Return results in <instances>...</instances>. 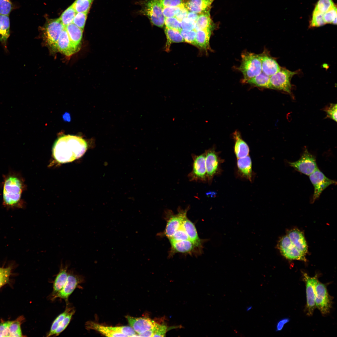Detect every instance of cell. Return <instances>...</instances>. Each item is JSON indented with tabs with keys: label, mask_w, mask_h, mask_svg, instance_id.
Returning <instances> with one entry per match:
<instances>
[{
	"label": "cell",
	"mask_w": 337,
	"mask_h": 337,
	"mask_svg": "<svg viewBox=\"0 0 337 337\" xmlns=\"http://www.w3.org/2000/svg\"><path fill=\"white\" fill-rule=\"evenodd\" d=\"M59 18L49 19L42 27V38L45 45L53 52H57V42L65 28Z\"/></svg>",
	"instance_id": "4"
},
{
	"label": "cell",
	"mask_w": 337,
	"mask_h": 337,
	"mask_svg": "<svg viewBox=\"0 0 337 337\" xmlns=\"http://www.w3.org/2000/svg\"><path fill=\"white\" fill-rule=\"evenodd\" d=\"M212 30L206 29L196 31V46L206 51L209 50V40Z\"/></svg>",
	"instance_id": "27"
},
{
	"label": "cell",
	"mask_w": 337,
	"mask_h": 337,
	"mask_svg": "<svg viewBox=\"0 0 337 337\" xmlns=\"http://www.w3.org/2000/svg\"><path fill=\"white\" fill-rule=\"evenodd\" d=\"M2 187L3 205L9 208L23 207V202L22 196L25 186L20 173L10 171L4 175Z\"/></svg>",
	"instance_id": "2"
},
{
	"label": "cell",
	"mask_w": 337,
	"mask_h": 337,
	"mask_svg": "<svg viewBox=\"0 0 337 337\" xmlns=\"http://www.w3.org/2000/svg\"><path fill=\"white\" fill-rule=\"evenodd\" d=\"M65 28L71 42L74 46L79 50L82 38L83 30L73 23L66 26Z\"/></svg>",
	"instance_id": "25"
},
{
	"label": "cell",
	"mask_w": 337,
	"mask_h": 337,
	"mask_svg": "<svg viewBox=\"0 0 337 337\" xmlns=\"http://www.w3.org/2000/svg\"><path fill=\"white\" fill-rule=\"evenodd\" d=\"M126 318L130 326L138 334L153 329L156 323L154 320L147 317H135L127 315Z\"/></svg>",
	"instance_id": "17"
},
{
	"label": "cell",
	"mask_w": 337,
	"mask_h": 337,
	"mask_svg": "<svg viewBox=\"0 0 337 337\" xmlns=\"http://www.w3.org/2000/svg\"><path fill=\"white\" fill-rule=\"evenodd\" d=\"M168 240L170 242L189 239L182 224L179 228Z\"/></svg>",
	"instance_id": "42"
},
{
	"label": "cell",
	"mask_w": 337,
	"mask_h": 337,
	"mask_svg": "<svg viewBox=\"0 0 337 337\" xmlns=\"http://www.w3.org/2000/svg\"><path fill=\"white\" fill-rule=\"evenodd\" d=\"M170 243L171 247L169 252V258L177 253L198 255L203 252V250L189 240L172 242Z\"/></svg>",
	"instance_id": "12"
},
{
	"label": "cell",
	"mask_w": 337,
	"mask_h": 337,
	"mask_svg": "<svg viewBox=\"0 0 337 337\" xmlns=\"http://www.w3.org/2000/svg\"><path fill=\"white\" fill-rule=\"evenodd\" d=\"M82 277L80 275L75 274L73 271L68 273L66 281L62 288L51 298L52 300L57 298L67 300L70 295L73 292L78 285L82 282Z\"/></svg>",
	"instance_id": "15"
},
{
	"label": "cell",
	"mask_w": 337,
	"mask_h": 337,
	"mask_svg": "<svg viewBox=\"0 0 337 337\" xmlns=\"http://www.w3.org/2000/svg\"><path fill=\"white\" fill-rule=\"evenodd\" d=\"M154 334L153 328L148 330L142 334H137L138 336L153 337Z\"/></svg>",
	"instance_id": "57"
},
{
	"label": "cell",
	"mask_w": 337,
	"mask_h": 337,
	"mask_svg": "<svg viewBox=\"0 0 337 337\" xmlns=\"http://www.w3.org/2000/svg\"><path fill=\"white\" fill-rule=\"evenodd\" d=\"M234 137L235 139L234 152L237 158L239 159L248 155L249 152V147L242 139L239 133L235 132L234 134Z\"/></svg>",
	"instance_id": "28"
},
{
	"label": "cell",
	"mask_w": 337,
	"mask_h": 337,
	"mask_svg": "<svg viewBox=\"0 0 337 337\" xmlns=\"http://www.w3.org/2000/svg\"><path fill=\"white\" fill-rule=\"evenodd\" d=\"M72 309V308L67 307L63 312L60 314L56 318L53 322L49 331L47 334L46 336L47 337L52 335L53 332L57 329L60 323Z\"/></svg>",
	"instance_id": "35"
},
{
	"label": "cell",
	"mask_w": 337,
	"mask_h": 337,
	"mask_svg": "<svg viewBox=\"0 0 337 337\" xmlns=\"http://www.w3.org/2000/svg\"><path fill=\"white\" fill-rule=\"evenodd\" d=\"M290 320L288 318H283L279 320L277 323L276 331H279L282 330L284 325L289 322Z\"/></svg>",
	"instance_id": "55"
},
{
	"label": "cell",
	"mask_w": 337,
	"mask_h": 337,
	"mask_svg": "<svg viewBox=\"0 0 337 337\" xmlns=\"http://www.w3.org/2000/svg\"><path fill=\"white\" fill-rule=\"evenodd\" d=\"M76 13V12L71 5L64 11L59 18L65 27L72 23Z\"/></svg>",
	"instance_id": "33"
},
{
	"label": "cell",
	"mask_w": 337,
	"mask_h": 337,
	"mask_svg": "<svg viewBox=\"0 0 337 337\" xmlns=\"http://www.w3.org/2000/svg\"><path fill=\"white\" fill-rule=\"evenodd\" d=\"M323 18L326 24L332 23L333 22L337 19L336 6L335 5L324 13Z\"/></svg>",
	"instance_id": "47"
},
{
	"label": "cell",
	"mask_w": 337,
	"mask_h": 337,
	"mask_svg": "<svg viewBox=\"0 0 337 337\" xmlns=\"http://www.w3.org/2000/svg\"><path fill=\"white\" fill-rule=\"evenodd\" d=\"M198 15V14L189 11L186 17L196 23Z\"/></svg>",
	"instance_id": "56"
},
{
	"label": "cell",
	"mask_w": 337,
	"mask_h": 337,
	"mask_svg": "<svg viewBox=\"0 0 337 337\" xmlns=\"http://www.w3.org/2000/svg\"><path fill=\"white\" fill-rule=\"evenodd\" d=\"M182 224L189 239L203 250V244L205 242L208 241V239L203 240L199 238L195 225L187 217L183 220Z\"/></svg>",
	"instance_id": "19"
},
{
	"label": "cell",
	"mask_w": 337,
	"mask_h": 337,
	"mask_svg": "<svg viewBox=\"0 0 337 337\" xmlns=\"http://www.w3.org/2000/svg\"><path fill=\"white\" fill-rule=\"evenodd\" d=\"M137 3L141 7L138 12L140 14L147 17L152 25L160 27L164 26L165 17L161 0H144Z\"/></svg>",
	"instance_id": "3"
},
{
	"label": "cell",
	"mask_w": 337,
	"mask_h": 337,
	"mask_svg": "<svg viewBox=\"0 0 337 337\" xmlns=\"http://www.w3.org/2000/svg\"><path fill=\"white\" fill-rule=\"evenodd\" d=\"M188 12L189 11L184 6L181 9L175 17L181 22L183 20L187 17Z\"/></svg>",
	"instance_id": "54"
},
{
	"label": "cell",
	"mask_w": 337,
	"mask_h": 337,
	"mask_svg": "<svg viewBox=\"0 0 337 337\" xmlns=\"http://www.w3.org/2000/svg\"><path fill=\"white\" fill-rule=\"evenodd\" d=\"M164 32L167 38L165 49L167 51L169 50L170 46L172 43L184 42L183 37L178 30L165 27Z\"/></svg>",
	"instance_id": "31"
},
{
	"label": "cell",
	"mask_w": 337,
	"mask_h": 337,
	"mask_svg": "<svg viewBox=\"0 0 337 337\" xmlns=\"http://www.w3.org/2000/svg\"><path fill=\"white\" fill-rule=\"evenodd\" d=\"M88 148L87 142L76 135H65L58 138L52 148V154L58 162H71L82 157Z\"/></svg>",
	"instance_id": "1"
},
{
	"label": "cell",
	"mask_w": 337,
	"mask_h": 337,
	"mask_svg": "<svg viewBox=\"0 0 337 337\" xmlns=\"http://www.w3.org/2000/svg\"><path fill=\"white\" fill-rule=\"evenodd\" d=\"M191 156L193 159L192 169L187 176L189 181L205 182L207 177L205 153L199 155L193 154Z\"/></svg>",
	"instance_id": "8"
},
{
	"label": "cell",
	"mask_w": 337,
	"mask_h": 337,
	"mask_svg": "<svg viewBox=\"0 0 337 337\" xmlns=\"http://www.w3.org/2000/svg\"><path fill=\"white\" fill-rule=\"evenodd\" d=\"M252 306H248L247 307L246 309V311H249L250 310H251L252 309Z\"/></svg>",
	"instance_id": "58"
},
{
	"label": "cell",
	"mask_w": 337,
	"mask_h": 337,
	"mask_svg": "<svg viewBox=\"0 0 337 337\" xmlns=\"http://www.w3.org/2000/svg\"><path fill=\"white\" fill-rule=\"evenodd\" d=\"M270 77L261 72L246 82L260 87L269 88Z\"/></svg>",
	"instance_id": "32"
},
{
	"label": "cell",
	"mask_w": 337,
	"mask_h": 337,
	"mask_svg": "<svg viewBox=\"0 0 337 337\" xmlns=\"http://www.w3.org/2000/svg\"><path fill=\"white\" fill-rule=\"evenodd\" d=\"M337 104H331L325 109L326 113V117L329 118L336 122L337 121Z\"/></svg>",
	"instance_id": "50"
},
{
	"label": "cell",
	"mask_w": 337,
	"mask_h": 337,
	"mask_svg": "<svg viewBox=\"0 0 337 337\" xmlns=\"http://www.w3.org/2000/svg\"><path fill=\"white\" fill-rule=\"evenodd\" d=\"M10 34L9 16L0 14V42L7 50V40Z\"/></svg>",
	"instance_id": "26"
},
{
	"label": "cell",
	"mask_w": 337,
	"mask_h": 337,
	"mask_svg": "<svg viewBox=\"0 0 337 337\" xmlns=\"http://www.w3.org/2000/svg\"><path fill=\"white\" fill-rule=\"evenodd\" d=\"M13 321L9 327V337L22 336L20 325L22 318Z\"/></svg>",
	"instance_id": "36"
},
{
	"label": "cell",
	"mask_w": 337,
	"mask_h": 337,
	"mask_svg": "<svg viewBox=\"0 0 337 337\" xmlns=\"http://www.w3.org/2000/svg\"><path fill=\"white\" fill-rule=\"evenodd\" d=\"M303 280L306 286V311L309 316L313 315L316 308L315 301V285L318 281L317 275L311 277L306 273H303Z\"/></svg>",
	"instance_id": "13"
},
{
	"label": "cell",
	"mask_w": 337,
	"mask_h": 337,
	"mask_svg": "<svg viewBox=\"0 0 337 337\" xmlns=\"http://www.w3.org/2000/svg\"><path fill=\"white\" fill-rule=\"evenodd\" d=\"M11 270L10 267H0V288L8 282Z\"/></svg>",
	"instance_id": "48"
},
{
	"label": "cell",
	"mask_w": 337,
	"mask_h": 337,
	"mask_svg": "<svg viewBox=\"0 0 337 337\" xmlns=\"http://www.w3.org/2000/svg\"><path fill=\"white\" fill-rule=\"evenodd\" d=\"M297 72L292 71L281 67L280 70L270 77L269 88L291 93V79Z\"/></svg>",
	"instance_id": "7"
},
{
	"label": "cell",
	"mask_w": 337,
	"mask_h": 337,
	"mask_svg": "<svg viewBox=\"0 0 337 337\" xmlns=\"http://www.w3.org/2000/svg\"><path fill=\"white\" fill-rule=\"evenodd\" d=\"M181 24L182 30L187 31L195 30V22L190 20L187 17L181 21Z\"/></svg>",
	"instance_id": "52"
},
{
	"label": "cell",
	"mask_w": 337,
	"mask_h": 337,
	"mask_svg": "<svg viewBox=\"0 0 337 337\" xmlns=\"http://www.w3.org/2000/svg\"><path fill=\"white\" fill-rule=\"evenodd\" d=\"M68 264L64 265L61 262L59 271L53 282L52 297L62 288L66 283L68 276Z\"/></svg>",
	"instance_id": "23"
},
{
	"label": "cell",
	"mask_w": 337,
	"mask_h": 337,
	"mask_svg": "<svg viewBox=\"0 0 337 337\" xmlns=\"http://www.w3.org/2000/svg\"><path fill=\"white\" fill-rule=\"evenodd\" d=\"M12 321H7L0 323V337H9V327Z\"/></svg>",
	"instance_id": "53"
},
{
	"label": "cell",
	"mask_w": 337,
	"mask_h": 337,
	"mask_svg": "<svg viewBox=\"0 0 337 337\" xmlns=\"http://www.w3.org/2000/svg\"><path fill=\"white\" fill-rule=\"evenodd\" d=\"M57 50L67 56H71L79 50L71 42L65 28L61 32L58 39Z\"/></svg>",
	"instance_id": "18"
},
{
	"label": "cell",
	"mask_w": 337,
	"mask_h": 337,
	"mask_svg": "<svg viewBox=\"0 0 337 337\" xmlns=\"http://www.w3.org/2000/svg\"><path fill=\"white\" fill-rule=\"evenodd\" d=\"M75 312V310L72 309L60 323L57 329L53 332L52 335L58 336L66 329L69 324L72 316L74 314Z\"/></svg>",
	"instance_id": "38"
},
{
	"label": "cell",
	"mask_w": 337,
	"mask_h": 337,
	"mask_svg": "<svg viewBox=\"0 0 337 337\" xmlns=\"http://www.w3.org/2000/svg\"><path fill=\"white\" fill-rule=\"evenodd\" d=\"M215 0H187L184 5L189 11L199 14L210 10Z\"/></svg>",
	"instance_id": "21"
},
{
	"label": "cell",
	"mask_w": 337,
	"mask_h": 337,
	"mask_svg": "<svg viewBox=\"0 0 337 337\" xmlns=\"http://www.w3.org/2000/svg\"><path fill=\"white\" fill-rule=\"evenodd\" d=\"M262 72L270 77L278 72L281 67L274 58L264 53L260 54Z\"/></svg>",
	"instance_id": "20"
},
{
	"label": "cell",
	"mask_w": 337,
	"mask_h": 337,
	"mask_svg": "<svg viewBox=\"0 0 337 337\" xmlns=\"http://www.w3.org/2000/svg\"><path fill=\"white\" fill-rule=\"evenodd\" d=\"M111 328L112 330L122 334L126 336H138L137 334L131 326H111Z\"/></svg>",
	"instance_id": "41"
},
{
	"label": "cell",
	"mask_w": 337,
	"mask_h": 337,
	"mask_svg": "<svg viewBox=\"0 0 337 337\" xmlns=\"http://www.w3.org/2000/svg\"><path fill=\"white\" fill-rule=\"evenodd\" d=\"M205 153L207 180L210 184L218 170L220 161L217 154L213 149L206 150Z\"/></svg>",
	"instance_id": "16"
},
{
	"label": "cell",
	"mask_w": 337,
	"mask_h": 337,
	"mask_svg": "<svg viewBox=\"0 0 337 337\" xmlns=\"http://www.w3.org/2000/svg\"><path fill=\"white\" fill-rule=\"evenodd\" d=\"M164 24L166 27L180 31L182 29L181 22L175 17H165Z\"/></svg>",
	"instance_id": "46"
},
{
	"label": "cell",
	"mask_w": 337,
	"mask_h": 337,
	"mask_svg": "<svg viewBox=\"0 0 337 337\" xmlns=\"http://www.w3.org/2000/svg\"><path fill=\"white\" fill-rule=\"evenodd\" d=\"M184 4L173 7H164L163 9V13L164 17H175L181 8L184 7Z\"/></svg>",
	"instance_id": "44"
},
{
	"label": "cell",
	"mask_w": 337,
	"mask_h": 337,
	"mask_svg": "<svg viewBox=\"0 0 337 337\" xmlns=\"http://www.w3.org/2000/svg\"><path fill=\"white\" fill-rule=\"evenodd\" d=\"M278 247L281 254L287 259L306 261L305 255L297 249L287 235L281 238L278 243Z\"/></svg>",
	"instance_id": "14"
},
{
	"label": "cell",
	"mask_w": 337,
	"mask_h": 337,
	"mask_svg": "<svg viewBox=\"0 0 337 337\" xmlns=\"http://www.w3.org/2000/svg\"><path fill=\"white\" fill-rule=\"evenodd\" d=\"M87 13H76L72 23L84 30L87 17Z\"/></svg>",
	"instance_id": "45"
},
{
	"label": "cell",
	"mask_w": 337,
	"mask_h": 337,
	"mask_svg": "<svg viewBox=\"0 0 337 337\" xmlns=\"http://www.w3.org/2000/svg\"><path fill=\"white\" fill-rule=\"evenodd\" d=\"M185 2L184 0H161L163 7L179 6L184 4Z\"/></svg>",
	"instance_id": "51"
},
{
	"label": "cell",
	"mask_w": 337,
	"mask_h": 337,
	"mask_svg": "<svg viewBox=\"0 0 337 337\" xmlns=\"http://www.w3.org/2000/svg\"><path fill=\"white\" fill-rule=\"evenodd\" d=\"M316 307L323 315L328 314L332 306V299L325 285L318 280L315 286Z\"/></svg>",
	"instance_id": "9"
},
{
	"label": "cell",
	"mask_w": 337,
	"mask_h": 337,
	"mask_svg": "<svg viewBox=\"0 0 337 337\" xmlns=\"http://www.w3.org/2000/svg\"><path fill=\"white\" fill-rule=\"evenodd\" d=\"M335 5L332 0H319L314 9L324 13Z\"/></svg>",
	"instance_id": "39"
},
{
	"label": "cell",
	"mask_w": 337,
	"mask_h": 337,
	"mask_svg": "<svg viewBox=\"0 0 337 337\" xmlns=\"http://www.w3.org/2000/svg\"><path fill=\"white\" fill-rule=\"evenodd\" d=\"M297 249L305 255L308 251L307 245L303 233L297 229L290 230L287 235Z\"/></svg>",
	"instance_id": "22"
},
{
	"label": "cell",
	"mask_w": 337,
	"mask_h": 337,
	"mask_svg": "<svg viewBox=\"0 0 337 337\" xmlns=\"http://www.w3.org/2000/svg\"><path fill=\"white\" fill-rule=\"evenodd\" d=\"M309 178L314 188L312 202L319 197L322 192L328 187L336 184V181L327 177L318 168L309 175Z\"/></svg>",
	"instance_id": "10"
},
{
	"label": "cell",
	"mask_w": 337,
	"mask_h": 337,
	"mask_svg": "<svg viewBox=\"0 0 337 337\" xmlns=\"http://www.w3.org/2000/svg\"><path fill=\"white\" fill-rule=\"evenodd\" d=\"M93 0H76L71 5L76 13H88Z\"/></svg>",
	"instance_id": "34"
},
{
	"label": "cell",
	"mask_w": 337,
	"mask_h": 337,
	"mask_svg": "<svg viewBox=\"0 0 337 337\" xmlns=\"http://www.w3.org/2000/svg\"><path fill=\"white\" fill-rule=\"evenodd\" d=\"M189 209V206L185 209L179 207L178 209V212L176 214H174L171 210H165L164 212L165 218L167 221L165 228L164 231L159 233L158 235L167 237L168 239L171 237L187 217V213Z\"/></svg>",
	"instance_id": "6"
},
{
	"label": "cell",
	"mask_w": 337,
	"mask_h": 337,
	"mask_svg": "<svg viewBox=\"0 0 337 337\" xmlns=\"http://www.w3.org/2000/svg\"><path fill=\"white\" fill-rule=\"evenodd\" d=\"M324 13L314 10L310 24V27H318L325 25V23L323 18Z\"/></svg>",
	"instance_id": "37"
},
{
	"label": "cell",
	"mask_w": 337,
	"mask_h": 337,
	"mask_svg": "<svg viewBox=\"0 0 337 337\" xmlns=\"http://www.w3.org/2000/svg\"><path fill=\"white\" fill-rule=\"evenodd\" d=\"M154 334L153 337H164L167 330V326L165 325L156 323L153 328Z\"/></svg>",
	"instance_id": "49"
},
{
	"label": "cell",
	"mask_w": 337,
	"mask_h": 337,
	"mask_svg": "<svg viewBox=\"0 0 337 337\" xmlns=\"http://www.w3.org/2000/svg\"><path fill=\"white\" fill-rule=\"evenodd\" d=\"M239 69L243 75L244 82L260 74L262 71L260 55L249 52L243 53Z\"/></svg>",
	"instance_id": "5"
},
{
	"label": "cell",
	"mask_w": 337,
	"mask_h": 337,
	"mask_svg": "<svg viewBox=\"0 0 337 337\" xmlns=\"http://www.w3.org/2000/svg\"><path fill=\"white\" fill-rule=\"evenodd\" d=\"M179 32L184 42L196 46V31L195 30L187 31L182 29Z\"/></svg>",
	"instance_id": "40"
},
{
	"label": "cell",
	"mask_w": 337,
	"mask_h": 337,
	"mask_svg": "<svg viewBox=\"0 0 337 337\" xmlns=\"http://www.w3.org/2000/svg\"><path fill=\"white\" fill-rule=\"evenodd\" d=\"M210 10L199 14L195 23V30L196 31L206 29L213 30L215 27L211 17Z\"/></svg>",
	"instance_id": "29"
},
{
	"label": "cell",
	"mask_w": 337,
	"mask_h": 337,
	"mask_svg": "<svg viewBox=\"0 0 337 337\" xmlns=\"http://www.w3.org/2000/svg\"><path fill=\"white\" fill-rule=\"evenodd\" d=\"M86 328L93 330L99 332L103 335L107 337H118L126 336L120 333L112 330L111 326H105L100 325L92 321H88L85 324Z\"/></svg>",
	"instance_id": "24"
},
{
	"label": "cell",
	"mask_w": 337,
	"mask_h": 337,
	"mask_svg": "<svg viewBox=\"0 0 337 337\" xmlns=\"http://www.w3.org/2000/svg\"><path fill=\"white\" fill-rule=\"evenodd\" d=\"M237 166L239 170L245 177L251 181L252 175V162L250 157L237 159Z\"/></svg>",
	"instance_id": "30"
},
{
	"label": "cell",
	"mask_w": 337,
	"mask_h": 337,
	"mask_svg": "<svg viewBox=\"0 0 337 337\" xmlns=\"http://www.w3.org/2000/svg\"><path fill=\"white\" fill-rule=\"evenodd\" d=\"M13 8L10 0H0V14L9 16Z\"/></svg>",
	"instance_id": "43"
},
{
	"label": "cell",
	"mask_w": 337,
	"mask_h": 337,
	"mask_svg": "<svg viewBox=\"0 0 337 337\" xmlns=\"http://www.w3.org/2000/svg\"><path fill=\"white\" fill-rule=\"evenodd\" d=\"M289 165L299 172L309 176L318 168L315 157L305 149L300 158L294 162H288Z\"/></svg>",
	"instance_id": "11"
}]
</instances>
